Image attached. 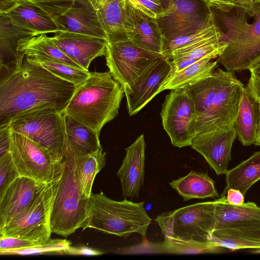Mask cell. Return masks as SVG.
<instances>
[{
	"instance_id": "35",
	"label": "cell",
	"mask_w": 260,
	"mask_h": 260,
	"mask_svg": "<svg viewBox=\"0 0 260 260\" xmlns=\"http://www.w3.org/2000/svg\"><path fill=\"white\" fill-rule=\"evenodd\" d=\"M221 33L212 18L210 23L195 33L171 40H164L161 54L168 59L171 53L175 50L189 46L202 40Z\"/></svg>"
},
{
	"instance_id": "8",
	"label": "cell",
	"mask_w": 260,
	"mask_h": 260,
	"mask_svg": "<svg viewBox=\"0 0 260 260\" xmlns=\"http://www.w3.org/2000/svg\"><path fill=\"white\" fill-rule=\"evenodd\" d=\"M12 131L21 134L60 160L68 148L64 114L52 108L30 111L9 123Z\"/></svg>"
},
{
	"instance_id": "29",
	"label": "cell",
	"mask_w": 260,
	"mask_h": 260,
	"mask_svg": "<svg viewBox=\"0 0 260 260\" xmlns=\"http://www.w3.org/2000/svg\"><path fill=\"white\" fill-rule=\"evenodd\" d=\"M68 145L77 155H83L102 148L99 135L90 128L64 114Z\"/></svg>"
},
{
	"instance_id": "22",
	"label": "cell",
	"mask_w": 260,
	"mask_h": 260,
	"mask_svg": "<svg viewBox=\"0 0 260 260\" xmlns=\"http://www.w3.org/2000/svg\"><path fill=\"white\" fill-rule=\"evenodd\" d=\"M132 34L131 40L144 49L161 54L163 35L156 19L151 18L125 0Z\"/></svg>"
},
{
	"instance_id": "47",
	"label": "cell",
	"mask_w": 260,
	"mask_h": 260,
	"mask_svg": "<svg viewBox=\"0 0 260 260\" xmlns=\"http://www.w3.org/2000/svg\"><path fill=\"white\" fill-rule=\"evenodd\" d=\"M250 75L260 79V60L254 63L249 69Z\"/></svg>"
},
{
	"instance_id": "9",
	"label": "cell",
	"mask_w": 260,
	"mask_h": 260,
	"mask_svg": "<svg viewBox=\"0 0 260 260\" xmlns=\"http://www.w3.org/2000/svg\"><path fill=\"white\" fill-rule=\"evenodd\" d=\"M48 183L36 196L31 204L2 228L0 236L44 241L50 238L51 210L62 172Z\"/></svg>"
},
{
	"instance_id": "51",
	"label": "cell",
	"mask_w": 260,
	"mask_h": 260,
	"mask_svg": "<svg viewBox=\"0 0 260 260\" xmlns=\"http://www.w3.org/2000/svg\"><path fill=\"white\" fill-rule=\"evenodd\" d=\"M255 1H260V0H255Z\"/></svg>"
},
{
	"instance_id": "16",
	"label": "cell",
	"mask_w": 260,
	"mask_h": 260,
	"mask_svg": "<svg viewBox=\"0 0 260 260\" xmlns=\"http://www.w3.org/2000/svg\"><path fill=\"white\" fill-rule=\"evenodd\" d=\"M237 137L235 126L228 130L197 135L191 147L200 153L218 175H225L231 160V150Z\"/></svg>"
},
{
	"instance_id": "36",
	"label": "cell",
	"mask_w": 260,
	"mask_h": 260,
	"mask_svg": "<svg viewBox=\"0 0 260 260\" xmlns=\"http://www.w3.org/2000/svg\"><path fill=\"white\" fill-rule=\"evenodd\" d=\"M71 242L66 239H51L38 244L22 248L2 250L1 255L65 254L71 246Z\"/></svg>"
},
{
	"instance_id": "7",
	"label": "cell",
	"mask_w": 260,
	"mask_h": 260,
	"mask_svg": "<svg viewBox=\"0 0 260 260\" xmlns=\"http://www.w3.org/2000/svg\"><path fill=\"white\" fill-rule=\"evenodd\" d=\"M216 200L198 203L161 213L155 220L165 239L192 243L210 242L215 224Z\"/></svg>"
},
{
	"instance_id": "5",
	"label": "cell",
	"mask_w": 260,
	"mask_h": 260,
	"mask_svg": "<svg viewBox=\"0 0 260 260\" xmlns=\"http://www.w3.org/2000/svg\"><path fill=\"white\" fill-rule=\"evenodd\" d=\"M151 221L144 202H133L126 199L117 201L101 192L91 193L82 228L94 229L123 237L138 233L145 238Z\"/></svg>"
},
{
	"instance_id": "21",
	"label": "cell",
	"mask_w": 260,
	"mask_h": 260,
	"mask_svg": "<svg viewBox=\"0 0 260 260\" xmlns=\"http://www.w3.org/2000/svg\"><path fill=\"white\" fill-rule=\"evenodd\" d=\"M108 43L131 40V24L128 20L125 0H91Z\"/></svg>"
},
{
	"instance_id": "19",
	"label": "cell",
	"mask_w": 260,
	"mask_h": 260,
	"mask_svg": "<svg viewBox=\"0 0 260 260\" xmlns=\"http://www.w3.org/2000/svg\"><path fill=\"white\" fill-rule=\"evenodd\" d=\"M145 148L144 136L142 134L125 149L126 155L117 172L125 198L138 197L144 184Z\"/></svg>"
},
{
	"instance_id": "13",
	"label": "cell",
	"mask_w": 260,
	"mask_h": 260,
	"mask_svg": "<svg viewBox=\"0 0 260 260\" xmlns=\"http://www.w3.org/2000/svg\"><path fill=\"white\" fill-rule=\"evenodd\" d=\"M36 4L52 19L61 30L107 40L91 0H70Z\"/></svg>"
},
{
	"instance_id": "44",
	"label": "cell",
	"mask_w": 260,
	"mask_h": 260,
	"mask_svg": "<svg viewBox=\"0 0 260 260\" xmlns=\"http://www.w3.org/2000/svg\"><path fill=\"white\" fill-rule=\"evenodd\" d=\"M226 201L233 205H240L244 203V196L239 190L231 188L225 194Z\"/></svg>"
},
{
	"instance_id": "4",
	"label": "cell",
	"mask_w": 260,
	"mask_h": 260,
	"mask_svg": "<svg viewBox=\"0 0 260 260\" xmlns=\"http://www.w3.org/2000/svg\"><path fill=\"white\" fill-rule=\"evenodd\" d=\"M124 93L123 87L109 71L90 72L76 88L63 113L100 135L104 125L118 115Z\"/></svg>"
},
{
	"instance_id": "30",
	"label": "cell",
	"mask_w": 260,
	"mask_h": 260,
	"mask_svg": "<svg viewBox=\"0 0 260 260\" xmlns=\"http://www.w3.org/2000/svg\"><path fill=\"white\" fill-rule=\"evenodd\" d=\"M210 241L215 245L234 251L260 249V230L239 229L215 230Z\"/></svg>"
},
{
	"instance_id": "1",
	"label": "cell",
	"mask_w": 260,
	"mask_h": 260,
	"mask_svg": "<svg viewBox=\"0 0 260 260\" xmlns=\"http://www.w3.org/2000/svg\"><path fill=\"white\" fill-rule=\"evenodd\" d=\"M76 87L26 58L1 75L0 126L31 110L52 108L63 113Z\"/></svg>"
},
{
	"instance_id": "48",
	"label": "cell",
	"mask_w": 260,
	"mask_h": 260,
	"mask_svg": "<svg viewBox=\"0 0 260 260\" xmlns=\"http://www.w3.org/2000/svg\"><path fill=\"white\" fill-rule=\"evenodd\" d=\"M18 1L29 2L35 4L54 3L59 2L68 1L70 0H18Z\"/></svg>"
},
{
	"instance_id": "52",
	"label": "cell",
	"mask_w": 260,
	"mask_h": 260,
	"mask_svg": "<svg viewBox=\"0 0 260 260\" xmlns=\"http://www.w3.org/2000/svg\"><path fill=\"white\" fill-rule=\"evenodd\" d=\"M161 1H162V0H161Z\"/></svg>"
},
{
	"instance_id": "2",
	"label": "cell",
	"mask_w": 260,
	"mask_h": 260,
	"mask_svg": "<svg viewBox=\"0 0 260 260\" xmlns=\"http://www.w3.org/2000/svg\"><path fill=\"white\" fill-rule=\"evenodd\" d=\"M210 8L227 45L217 62L230 72L249 70L260 60V1L237 0L228 12Z\"/></svg>"
},
{
	"instance_id": "10",
	"label": "cell",
	"mask_w": 260,
	"mask_h": 260,
	"mask_svg": "<svg viewBox=\"0 0 260 260\" xmlns=\"http://www.w3.org/2000/svg\"><path fill=\"white\" fill-rule=\"evenodd\" d=\"M162 2L164 12L156 19L164 40H171L195 33L212 21L210 8L204 0Z\"/></svg>"
},
{
	"instance_id": "34",
	"label": "cell",
	"mask_w": 260,
	"mask_h": 260,
	"mask_svg": "<svg viewBox=\"0 0 260 260\" xmlns=\"http://www.w3.org/2000/svg\"><path fill=\"white\" fill-rule=\"evenodd\" d=\"M30 62L38 64L55 76L70 82L76 87L80 86L89 77L90 72L69 65L55 58L41 56H26Z\"/></svg>"
},
{
	"instance_id": "23",
	"label": "cell",
	"mask_w": 260,
	"mask_h": 260,
	"mask_svg": "<svg viewBox=\"0 0 260 260\" xmlns=\"http://www.w3.org/2000/svg\"><path fill=\"white\" fill-rule=\"evenodd\" d=\"M16 26L34 33L35 36L55 34L61 30L52 19L36 4L18 1L8 11L1 13Z\"/></svg>"
},
{
	"instance_id": "32",
	"label": "cell",
	"mask_w": 260,
	"mask_h": 260,
	"mask_svg": "<svg viewBox=\"0 0 260 260\" xmlns=\"http://www.w3.org/2000/svg\"><path fill=\"white\" fill-rule=\"evenodd\" d=\"M17 50L20 54L24 56H47L59 60L69 65L83 69L62 52L55 43L53 37L48 36L47 34L27 37L20 40Z\"/></svg>"
},
{
	"instance_id": "40",
	"label": "cell",
	"mask_w": 260,
	"mask_h": 260,
	"mask_svg": "<svg viewBox=\"0 0 260 260\" xmlns=\"http://www.w3.org/2000/svg\"><path fill=\"white\" fill-rule=\"evenodd\" d=\"M43 241H31L14 237H0V250L24 248L38 244Z\"/></svg>"
},
{
	"instance_id": "45",
	"label": "cell",
	"mask_w": 260,
	"mask_h": 260,
	"mask_svg": "<svg viewBox=\"0 0 260 260\" xmlns=\"http://www.w3.org/2000/svg\"><path fill=\"white\" fill-rule=\"evenodd\" d=\"M247 86L252 96L260 104V79L250 75Z\"/></svg>"
},
{
	"instance_id": "14",
	"label": "cell",
	"mask_w": 260,
	"mask_h": 260,
	"mask_svg": "<svg viewBox=\"0 0 260 260\" xmlns=\"http://www.w3.org/2000/svg\"><path fill=\"white\" fill-rule=\"evenodd\" d=\"M163 56L140 48L128 40L108 43L105 57L109 72L124 88Z\"/></svg>"
},
{
	"instance_id": "31",
	"label": "cell",
	"mask_w": 260,
	"mask_h": 260,
	"mask_svg": "<svg viewBox=\"0 0 260 260\" xmlns=\"http://www.w3.org/2000/svg\"><path fill=\"white\" fill-rule=\"evenodd\" d=\"M106 153L101 148L87 155L76 154L75 173L83 196L89 199L94 178L105 167Z\"/></svg>"
},
{
	"instance_id": "46",
	"label": "cell",
	"mask_w": 260,
	"mask_h": 260,
	"mask_svg": "<svg viewBox=\"0 0 260 260\" xmlns=\"http://www.w3.org/2000/svg\"><path fill=\"white\" fill-rule=\"evenodd\" d=\"M17 2L18 0H0V14L13 8Z\"/></svg>"
},
{
	"instance_id": "33",
	"label": "cell",
	"mask_w": 260,
	"mask_h": 260,
	"mask_svg": "<svg viewBox=\"0 0 260 260\" xmlns=\"http://www.w3.org/2000/svg\"><path fill=\"white\" fill-rule=\"evenodd\" d=\"M212 59L211 58L202 59L171 75L161 87L160 92L166 89L183 88L210 76L218 63L217 60L212 61Z\"/></svg>"
},
{
	"instance_id": "41",
	"label": "cell",
	"mask_w": 260,
	"mask_h": 260,
	"mask_svg": "<svg viewBox=\"0 0 260 260\" xmlns=\"http://www.w3.org/2000/svg\"><path fill=\"white\" fill-rule=\"evenodd\" d=\"M11 133L9 125L0 126V157L11 152Z\"/></svg>"
},
{
	"instance_id": "17",
	"label": "cell",
	"mask_w": 260,
	"mask_h": 260,
	"mask_svg": "<svg viewBox=\"0 0 260 260\" xmlns=\"http://www.w3.org/2000/svg\"><path fill=\"white\" fill-rule=\"evenodd\" d=\"M53 37L62 52L86 70L94 58L106 54L108 42L103 38L65 30L58 31Z\"/></svg>"
},
{
	"instance_id": "50",
	"label": "cell",
	"mask_w": 260,
	"mask_h": 260,
	"mask_svg": "<svg viewBox=\"0 0 260 260\" xmlns=\"http://www.w3.org/2000/svg\"><path fill=\"white\" fill-rule=\"evenodd\" d=\"M252 253L255 254H260V249H253L251 251Z\"/></svg>"
},
{
	"instance_id": "37",
	"label": "cell",
	"mask_w": 260,
	"mask_h": 260,
	"mask_svg": "<svg viewBox=\"0 0 260 260\" xmlns=\"http://www.w3.org/2000/svg\"><path fill=\"white\" fill-rule=\"evenodd\" d=\"M163 251L171 253H218L226 248L217 246L212 242L192 243L175 241L165 238Z\"/></svg>"
},
{
	"instance_id": "12",
	"label": "cell",
	"mask_w": 260,
	"mask_h": 260,
	"mask_svg": "<svg viewBox=\"0 0 260 260\" xmlns=\"http://www.w3.org/2000/svg\"><path fill=\"white\" fill-rule=\"evenodd\" d=\"M162 125L172 144L181 148L191 145L197 136L196 111L185 87L172 89L167 95L160 112Z\"/></svg>"
},
{
	"instance_id": "24",
	"label": "cell",
	"mask_w": 260,
	"mask_h": 260,
	"mask_svg": "<svg viewBox=\"0 0 260 260\" xmlns=\"http://www.w3.org/2000/svg\"><path fill=\"white\" fill-rule=\"evenodd\" d=\"M35 36L32 31L14 25L5 15L0 14L1 75L18 68L24 55L18 50V43L23 38Z\"/></svg>"
},
{
	"instance_id": "28",
	"label": "cell",
	"mask_w": 260,
	"mask_h": 260,
	"mask_svg": "<svg viewBox=\"0 0 260 260\" xmlns=\"http://www.w3.org/2000/svg\"><path fill=\"white\" fill-rule=\"evenodd\" d=\"M225 175L226 185L221 196H225L231 188L240 190L245 196L249 189L260 180V150L228 170Z\"/></svg>"
},
{
	"instance_id": "25",
	"label": "cell",
	"mask_w": 260,
	"mask_h": 260,
	"mask_svg": "<svg viewBox=\"0 0 260 260\" xmlns=\"http://www.w3.org/2000/svg\"><path fill=\"white\" fill-rule=\"evenodd\" d=\"M222 38L221 33L173 51L168 57L172 67L170 76L202 59L218 57L227 47L226 44L221 41Z\"/></svg>"
},
{
	"instance_id": "18",
	"label": "cell",
	"mask_w": 260,
	"mask_h": 260,
	"mask_svg": "<svg viewBox=\"0 0 260 260\" xmlns=\"http://www.w3.org/2000/svg\"><path fill=\"white\" fill-rule=\"evenodd\" d=\"M47 183L19 176L0 193V228L26 209Z\"/></svg>"
},
{
	"instance_id": "15",
	"label": "cell",
	"mask_w": 260,
	"mask_h": 260,
	"mask_svg": "<svg viewBox=\"0 0 260 260\" xmlns=\"http://www.w3.org/2000/svg\"><path fill=\"white\" fill-rule=\"evenodd\" d=\"M172 69L171 60L163 56L133 83L123 88L129 115L137 113L160 92Z\"/></svg>"
},
{
	"instance_id": "26",
	"label": "cell",
	"mask_w": 260,
	"mask_h": 260,
	"mask_svg": "<svg viewBox=\"0 0 260 260\" xmlns=\"http://www.w3.org/2000/svg\"><path fill=\"white\" fill-rule=\"evenodd\" d=\"M259 104L245 86L241 95L235 128L239 141L244 146L254 144L259 120Z\"/></svg>"
},
{
	"instance_id": "38",
	"label": "cell",
	"mask_w": 260,
	"mask_h": 260,
	"mask_svg": "<svg viewBox=\"0 0 260 260\" xmlns=\"http://www.w3.org/2000/svg\"><path fill=\"white\" fill-rule=\"evenodd\" d=\"M19 176L11 152L0 157V193Z\"/></svg>"
},
{
	"instance_id": "27",
	"label": "cell",
	"mask_w": 260,
	"mask_h": 260,
	"mask_svg": "<svg viewBox=\"0 0 260 260\" xmlns=\"http://www.w3.org/2000/svg\"><path fill=\"white\" fill-rule=\"evenodd\" d=\"M184 201L192 199L219 198L213 180L207 173L190 172L169 183Z\"/></svg>"
},
{
	"instance_id": "39",
	"label": "cell",
	"mask_w": 260,
	"mask_h": 260,
	"mask_svg": "<svg viewBox=\"0 0 260 260\" xmlns=\"http://www.w3.org/2000/svg\"><path fill=\"white\" fill-rule=\"evenodd\" d=\"M148 16L157 19L163 15L164 6L161 0H128Z\"/></svg>"
},
{
	"instance_id": "43",
	"label": "cell",
	"mask_w": 260,
	"mask_h": 260,
	"mask_svg": "<svg viewBox=\"0 0 260 260\" xmlns=\"http://www.w3.org/2000/svg\"><path fill=\"white\" fill-rule=\"evenodd\" d=\"M101 251L92 249L86 246L73 247L70 246L67 250L66 254L98 255L103 254Z\"/></svg>"
},
{
	"instance_id": "49",
	"label": "cell",
	"mask_w": 260,
	"mask_h": 260,
	"mask_svg": "<svg viewBox=\"0 0 260 260\" xmlns=\"http://www.w3.org/2000/svg\"><path fill=\"white\" fill-rule=\"evenodd\" d=\"M259 111H260V104H259ZM254 145L260 146V114H259V120L258 126V129L257 133L256 138L254 143Z\"/></svg>"
},
{
	"instance_id": "6",
	"label": "cell",
	"mask_w": 260,
	"mask_h": 260,
	"mask_svg": "<svg viewBox=\"0 0 260 260\" xmlns=\"http://www.w3.org/2000/svg\"><path fill=\"white\" fill-rule=\"evenodd\" d=\"M75 162L76 154L68 145L50 213L52 233L64 237L83 227L88 205L89 199L83 196L76 175Z\"/></svg>"
},
{
	"instance_id": "3",
	"label": "cell",
	"mask_w": 260,
	"mask_h": 260,
	"mask_svg": "<svg viewBox=\"0 0 260 260\" xmlns=\"http://www.w3.org/2000/svg\"><path fill=\"white\" fill-rule=\"evenodd\" d=\"M185 87L195 106L197 136L234 126L244 86L234 72L218 68L210 76Z\"/></svg>"
},
{
	"instance_id": "20",
	"label": "cell",
	"mask_w": 260,
	"mask_h": 260,
	"mask_svg": "<svg viewBox=\"0 0 260 260\" xmlns=\"http://www.w3.org/2000/svg\"><path fill=\"white\" fill-rule=\"evenodd\" d=\"M214 230L222 229L260 230V207L254 202L233 205L226 201L225 196H221L216 200Z\"/></svg>"
},
{
	"instance_id": "42",
	"label": "cell",
	"mask_w": 260,
	"mask_h": 260,
	"mask_svg": "<svg viewBox=\"0 0 260 260\" xmlns=\"http://www.w3.org/2000/svg\"><path fill=\"white\" fill-rule=\"evenodd\" d=\"M210 8L228 12L237 4V0H204Z\"/></svg>"
},
{
	"instance_id": "11",
	"label": "cell",
	"mask_w": 260,
	"mask_h": 260,
	"mask_svg": "<svg viewBox=\"0 0 260 260\" xmlns=\"http://www.w3.org/2000/svg\"><path fill=\"white\" fill-rule=\"evenodd\" d=\"M11 154L19 176L44 183L55 178L62 165V158L57 160L46 149L12 131Z\"/></svg>"
}]
</instances>
